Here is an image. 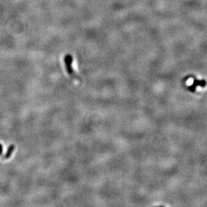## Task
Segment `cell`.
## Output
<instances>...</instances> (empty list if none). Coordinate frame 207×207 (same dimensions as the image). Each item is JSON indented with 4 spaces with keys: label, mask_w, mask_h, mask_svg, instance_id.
<instances>
[{
    "label": "cell",
    "mask_w": 207,
    "mask_h": 207,
    "mask_svg": "<svg viewBox=\"0 0 207 207\" xmlns=\"http://www.w3.org/2000/svg\"><path fill=\"white\" fill-rule=\"evenodd\" d=\"M206 85V81L205 80H201V81H199V80L196 79H194L193 84L188 86V89L190 91L194 93L196 91V88L197 86H201V87H204Z\"/></svg>",
    "instance_id": "cell-2"
},
{
    "label": "cell",
    "mask_w": 207,
    "mask_h": 207,
    "mask_svg": "<svg viewBox=\"0 0 207 207\" xmlns=\"http://www.w3.org/2000/svg\"><path fill=\"white\" fill-rule=\"evenodd\" d=\"M2 150H3V148H2V145H0V154H1Z\"/></svg>",
    "instance_id": "cell-4"
},
{
    "label": "cell",
    "mask_w": 207,
    "mask_h": 207,
    "mask_svg": "<svg viewBox=\"0 0 207 207\" xmlns=\"http://www.w3.org/2000/svg\"><path fill=\"white\" fill-rule=\"evenodd\" d=\"M14 149H15L14 145H10V146L9 147H8V151H7V152H6V155L4 156L3 159H6V160H7V159H8V158H10V157H11V156H12V153H13Z\"/></svg>",
    "instance_id": "cell-3"
},
{
    "label": "cell",
    "mask_w": 207,
    "mask_h": 207,
    "mask_svg": "<svg viewBox=\"0 0 207 207\" xmlns=\"http://www.w3.org/2000/svg\"><path fill=\"white\" fill-rule=\"evenodd\" d=\"M64 64L67 73L69 75V77L72 78L73 79L79 82H81L82 79L80 76L77 74V73L74 71L73 67V56L70 54H67L64 57Z\"/></svg>",
    "instance_id": "cell-1"
}]
</instances>
